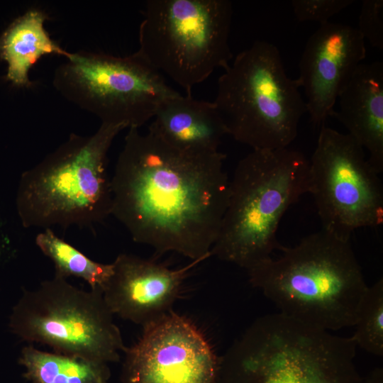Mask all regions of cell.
I'll list each match as a JSON object with an SVG mask.
<instances>
[{"label": "cell", "mask_w": 383, "mask_h": 383, "mask_svg": "<svg viewBox=\"0 0 383 383\" xmlns=\"http://www.w3.org/2000/svg\"><path fill=\"white\" fill-rule=\"evenodd\" d=\"M48 16L40 9H30L16 18L0 38V57L8 64L6 78L18 87H30L28 72L45 55L65 58L70 52L53 40L45 28Z\"/></svg>", "instance_id": "cell-16"}, {"label": "cell", "mask_w": 383, "mask_h": 383, "mask_svg": "<svg viewBox=\"0 0 383 383\" xmlns=\"http://www.w3.org/2000/svg\"><path fill=\"white\" fill-rule=\"evenodd\" d=\"M143 330L124 350L121 383H217L220 357L188 318L172 311Z\"/></svg>", "instance_id": "cell-11"}, {"label": "cell", "mask_w": 383, "mask_h": 383, "mask_svg": "<svg viewBox=\"0 0 383 383\" xmlns=\"http://www.w3.org/2000/svg\"><path fill=\"white\" fill-rule=\"evenodd\" d=\"M65 58L54 72L55 89L101 123L140 128L179 94L137 51L116 57L80 50Z\"/></svg>", "instance_id": "cell-9"}, {"label": "cell", "mask_w": 383, "mask_h": 383, "mask_svg": "<svg viewBox=\"0 0 383 383\" xmlns=\"http://www.w3.org/2000/svg\"><path fill=\"white\" fill-rule=\"evenodd\" d=\"M309 192L322 229L343 240L383 223V187L365 150L324 125L309 160Z\"/></svg>", "instance_id": "cell-10"}, {"label": "cell", "mask_w": 383, "mask_h": 383, "mask_svg": "<svg viewBox=\"0 0 383 383\" xmlns=\"http://www.w3.org/2000/svg\"><path fill=\"white\" fill-rule=\"evenodd\" d=\"M279 250L247 271L250 283L287 317L327 331L354 326L368 286L350 240L322 229Z\"/></svg>", "instance_id": "cell-2"}, {"label": "cell", "mask_w": 383, "mask_h": 383, "mask_svg": "<svg viewBox=\"0 0 383 383\" xmlns=\"http://www.w3.org/2000/svg\"><path fill=\"white\" fill-rule=\"evenodd\" d=\"M366 57L365 40L357 28L328 22L306 42L296 79L315 127L333 116L338 96Z\"/></svg>", "instance_id": "cell-12"}, {"label": "cell", "mask_w": 383, "mask_h": 383, "mask_svg": "<svg viewBox=\"0 0 383 383\" xmlns=\"http://www.w3.org/2000/svg\"><path fill=\"white\" fill-rule=\"evenodd\" d=\"M18 363L30 383H109V364L56 352L40 350L32 345L21 351Z\"/></svg>", "instance_id": "cell-17"}, {"label": "cell", "mask_w": 383, "mask_h": 383, "mask_svg": "<svg viewBox=\"0 0 383 383\" xmlns=\"http://www.w3.org/2000/svg\"><path fill=\"white\" fill-rule=\"evenodd\" d=\"M142 13L137 52L187 95L230 65L231 1L148 0Z\"/></svg>", "instance_id": "cell-7"}, {"label": "cell", "mask_w": 383, "mask_h": 383, "mask_svg": "<svg viewBox=\"0 0 383 383\" xmlns=\"http://www.w3.org/2000/svg\"><path fill=\"white\" fill-rule=\"evenodd\" d=\"M126 128L101 123L91 135L71 133L40 162L22 173L16 211L26 228H93L111 214L107 155Z\"/></svg>", "instance_id": "cell-4"}, {"label": "cell", "mask_w": 383, "mask_h": 383, "mask_svg": "<svg viewBox=\"0 0 383 383\" xmlns=\"http://www.w3.org/2000/svg\"><path fill=\"white\" fill-rule=\"evenodd\" d=\"M356 348L352 336L268 314L220 357L217 383H363Z\"/></svg>", "instance_id": "cell-5"}, {"label": "cell", "mask_w": 383, "mask_h": 383, "mask_svg": "<svg viewBox=\"0 0 383 383\" xmlns=\"http://www.w3.org/2000/svg\"><path fill=\"white\" fill-rule=\"evenodd\" d=\"M357 29L372 47L383 49V0L362 1Z\"/></svg>", "instance_id": "cell-21"}, {"label": "cell", "mask_w": 383, "mask_h": 383, "mask_svg": "<svg viewBox=\"0 0 383 383\" xmlns=\"http://www.w3.org/2000/svg\"><path fill=\"white\" fill-rule=\"evenodd\" d=\"M203 260L171 269L155 260L119 254L103 290L111 313L143 328L171 311L192 270Z\"/></svg>", "instance_id": "cell-13"}, {"label": "cell", "mask_w": 383, "mask_h": 383, "mask_svg": "<svg viewBox=\"0 0 383 383\" xmlns=\"http://www.w3.org/2000/svg\"><path fill=\"white\" fill-rule=\"evenodd\" d=\"M309 160L289 147L252 150L229 182L228 198L211 256L247 271L272 257L289 208L309 192Z\"/></svg>", "instance_id": "cell-3"}, {"label": "cell", "mask_w": 383, "mask_h": 383, "mask_svg": "<svg viewBox=\"0 0 383 383\" xmlns=\"http://www.w3.org/2000/svg\"><path fill=\"white\" fill-rule=\"evenodd\" d=\"M226 157L129 128L111 178V215L134 242L158 254L204 261L211 256L228 203Z\"/></svg>", "instance_id": "cell-1"}, {"label": "cell", "mask_w": 383, "mask_h": 383, "mask_svg": "<svg viewBox=\"0 0 383 383\" xmlns=\"http://www.w3.org/2000/svg\"><path fill=\"white\" fill-rule=\"evenodd\" d=\"M149 129L182 149L217 151L226 126L213 102L192 95H179L164 101Z\"/></svg>", "instance_id": "cell-15"}, {"label": "cell", "mask_w": 383, "mask_h": 383, "mask_svg": "<svg viewBox=\"0 0 383 383\" xmlns=\"http://www.w3.org/2000/svg\"><path fill=\"white\" fill-rule=\"evenodd\" d=\"M353 2V0H293L291 4L299 21H315L322 25Z\"/></svg>", "instance_id": "cell-20"}, {"label": "cell", "mask_w": 383, "mask_h": 383, "mask_svg": "<svg viewBox=\"0 0 383 383\" xmlns=\"http://www.w3.org/2000/svg\"><path fill=\"white\" fill-rule=\"evenodd\" d=\"M9 328L25 342L107 364L118 362L126 348L102 291L84 290L55 276L23 291Z\"/></svg>", "instance_id": "cell-8"}, {"label": "cell", "mask_w": 383, "mask_h": 383, "mask_svg": "<svg viewBox=\"0 0 383 383\" xmlns=\"http://www.w3.org/2000/svg\"><path fill=\"white\" fill-rule=\"evenodd\" d=\"M278 48L256 40L224 70L213 101L231 135L252 150L288 148L306 113Z\"/></svg>", "instance_id": "cell-6"}, {"label": "cell", "mask_w": 383, "mask_h": 383, "mask_svg": "<svg viewBox=\"0 0 383 383\" xmlns=\"http://www.w3.org/2000/svg\"><path fill=\"white\" fill-rule=\"evenodd\" d=\"M352 336L357 347L383 355V279L368 287L359 305Z\"/></svg>", "instance_id": "cell-19"}, {"label": "cell", "mask_w": 383, "mask_h": 383, "mask_svg": "<svg viewBox=\"0 0 383 383\" xmlns=\"http://www.w3.org/2000/svg\"><path fill=\"white\" fill-rule=\"evenodd\" d=\"M42 253L54 264V276L80 278L91 289L102 291L113 273V264L94 261L76 248L58 237L52 228L44 229L35 239Z\"/></svg>", "instance_id": "cell-18"}, {"label": "cell", "mask_w": 383, "mask_h": 383, "mask_svg": "<svg viewBox=\"0 0 383 383\" xmlns=\"http://www.w3.org/2000/svg\"><path fill=\"white\" fill-rule=\"evenodd\" d=\"M336 118L369 153L367 160L383 172V62L361 63L340 93Z\"/></svg>", "instance_id": "cell-14"}]
</instances>
